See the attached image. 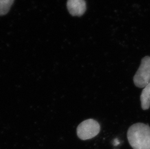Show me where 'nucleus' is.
I'll return each mask as SVG.
<instances>
[{
    "label": "nucleus",
    "mask_w": 150,
    "mask_h": 149,
    "mask_svg": "<svg viewBox=\"0 0 150 149\" xmlns=\"http://www.w3.org/2000/svg\"><path fill=\"white\" fill-rule=\"evenodd\" d=\"M67 8L73 16H81L86 10L85 0H68Z\"/></svg>",
    "instance_id": "4"
},
{
    "label": "nucleus",
    "mask_w": 150,
    "mask_h": 149,
    "mask_svg": "<svg viewBox=\"0 0 150 149\" xmlns=\"http://www.w3.org/2000/svg\"><path fill=\"white\" fill-rule=\"evenodd\" d=\"M100 124L96 120L90 119L81 122L77 128L78 138L83 140L91 139L98 135L100 132Z\"/></svg>",
    "instance_id": "2"
},
{
    "label": "nucleus",
    "mask_w": 150,
    "mask_h": 149,
    "mask_svg": "<svg viewBox=\"0 0 150 149\" xmlns=\"http://www.w3.org/2000/svg\"><path fill=\"white\" fill-rule=\"evenodd\" d=\"M140 99L142 109L148 110L150 107V82L142 90Z\"/></svg>",
    "instance_id": "5"
},
{
    "label": "nucleus",
    "mask_w": 150,
    "mask_h": 149,
    "mask_svg": "<svg viewBox=\"0 0 150 149\" xmlns=\"http://www.w3.org/2000/svg\"><path fill=\"white\" fill-rule=\"evenodd\" d=\"M14 0H0V15L6 14L10 10Z\"/></svg>",
    "instance_id": "6"
},
{
    "label": "nucleus",
    "mask_w": 150,
    "mask_h": 149,
    "mask_svg": "<svg viewBox=\"0 0 150 149\" xmlns=\"http://www.w3.org/2000/svg\"><path fill=\"white\" fill-rule=\"evenodd\" d=\"M128 141L133 149H150V127L143 123H137L128 130Z\"/></svg>",
    "instance_id": "1"
},
{
    "label": "nucleus",
    "mask_w": 150,
    "mask_h": 149,
    "mask_svg": "<svg viewBox=\"0 0 150 149\" xmlns=\"http://www.w3.org/2000/svg\"><path fill=\"white\" fill-rule=\"evenodd\" d=\"M136 87L142 88L150 82V57L147 56L142 60L140 66L133 77Z\"/></svg>",
    "instance_id": "3"
}]
</instances>
